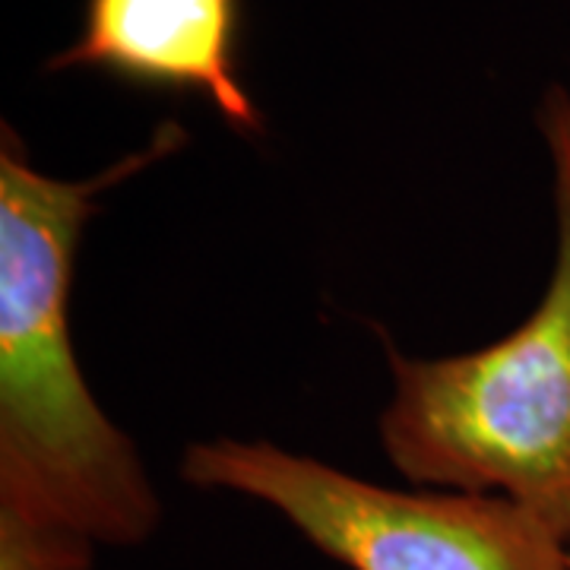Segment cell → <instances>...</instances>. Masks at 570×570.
I'll return each mask as SVG.
<instances>
[{"label":"cell","instance_id":"cell-1","mask_svg":"<svg viewBox=\"0 0 570 570\" xmlns=\"http://www.w3.org/2000/svg\"><path fill=\"white\" fill-rule=\"evenodd\" d=\"M184 146L187 130L171 118L99 175L63 181L32 165L10 124L0 130V510L96 549L142 546L163 501L77 362V250L105 190Z\"/></svg>","mask_w":570,"mask_h":570},{"label":"cell","instance_id":"cell-5","mask_svg":"<svg viewBox=\"0 0 570 570\" xmlns=\"http://www.w3.org/2000/svg\"><path fill=\"white\" fill-rule=\"evenodd\" d=\"M96 546L0 510V570H92Z\"/></svg>","mask_w":570,"mask_h":570},{"label":"cell","instance_id":"cell-3","mask_svg":"<svg viewBox=\"0 0 570 570\" xmlns=\"http://www.w3.org/2000/svg\"><path fill=\"white\" fill-rule=\"evenodd\" d=\"M194 489L273 508L348 570H570V542L501 494L384 489L269 441H197L181 460Z\"/></svg>","mask_w":570,"mask_h":570},{"label":"cell","instance_id":"cell-4","mask_svg":"<svg viewBox=\"0 0 570 570\" xmlns=\"http://www.w3.org/2000/svg\"><path fill=\"white\" fill-rule=\"evenodd\" d=\"M242 0H86L77 39L45 70H99L134 86L194 92L232 130L264 134L242 67Z\"/></svg>","mask_w":570,"mask_h":570},{"label":"cell","instance_id":"cell-2","mask_svg":"<svg viewBox=\"0 0 570 570\" xmlns=\"http://www.w3.org/2000/svg\"><path fill=\"white\" fill-rule=\"evenodd\" d=\"M551 165L554 266L530 317L489 346L412 358L390 340L381 444L415 489L501 494L570 542V89L535 105Z\"/></svg>","mask_w":570,"mask_h":570}]
</instances>
